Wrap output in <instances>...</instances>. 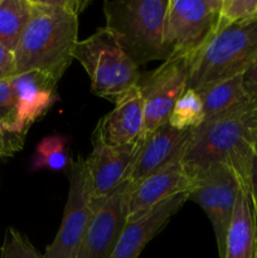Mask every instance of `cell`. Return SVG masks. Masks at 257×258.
<instances>
[{
    "instance_id": "cell-2",
    "label": "cell",
    "mask_w": 257,
    "mask_h": 258,
    "mask_svg": "<svg viewBox=\"0 0 257 258\" xmlns=\"http://www.w3.org/2000/svg\"><path fill=\"white\" fill-rule=\"evenodd\" d=\"M256 118L257 107L253 105L206 118L191 130L184 149L181 161L186 173L196 178L211 166L222 164L233 170L242 188L249 190Z\"/></svg>"
},
{
    "instance_id": "cell-10",
    "label": "cell",
    "mask_w": 257,
    "mask_h": 258,
    "mask_svg": "<svg viewBox=\"0 0 257 258\" xmlns=\"http://www.w3.org/2000/svg\"><path fill=\"white\" fill-rule=\"evenodd\" d=\"M143 140L144 138L121 146H93L88 158L85 159L92 201L106 198L128 180Z\"/></svg>"
},
{
    "instance_id": "cell-12",
    "label": "cell",
    "mask_w": 257,
    "mask_h": 258,
    "mask_svg": "<svg viewBox=\"0 0 257 258\" xmlns=\"http://www.w3.org/2000/svg\"><path fill=\"white\" fill-rule=\"evenodd\" d=\"M181 158L175 159L138 184L131 183L133 190L128 202L127 221L139 218L171 197L189 193L193 189L196 178L186 173Z\"/></svg>"
},
{
    "instance_id": "cell-26",
    "label": "cell",
    "mask_w": 257,
    "mask_h": 258,
    "mask_svg": "<svg viewBox=\"0 0 257 258\" xmlns=\"http://www.w3.org/2000/svg\"><path fill=\"white\" fill-rule=\"evenodd\" d=\"M27 134L17 133L0 125V160L10 158L24 148Z\"/></svg>"
},
{
    "instance_id": "cell-4",
    "label": "cell",
    "mask_w": 257,
    "mask_h": 258,
    "mask_svg": "<svg viewBox=\"0 0 257 258\" xmlns=\"http://www.w3.org/2000/svg\"><path fill=\"white\" fill-rule=\"evenodd\" d=\"M257 63V19L219 29L189 59L188 88L201 91L213 83L242 76Z\"/></svg>"
},
{
    "instance_id": "cell-28",
    "label": "cell",
    "mask_w": 257,
    "mask_h": 258,
    "mask_svg": "<svg viewBox=\"0 0 257 258\" xmlns=\"http://www.w3.org/2000/svg\"><path fill=\"white\" fill-rule=\"evenodd\" d=\"M242 85L249 102L257 107V63L242 75Z\"/></svg>"
},
{
    "instance_id": "cell-21",
    "label": "cell",
    "mask_w": 257,
    "mask_h": 258,
    "mask_svg": "<svg viewBox=\"0 0 257 258\" xmlns=\"http://www.w3.org/2000/svg\"><path fill=\"white\" fill-rule=\"evenodd\" d=\"M204 121L203 103L197 91L186 88L170 113L168 122L176 130H194Z\"/></svg>"
},
{
    "instance_id": "cell-9",
    "label": "cell",
    "mask_w": 257,
    "mask_h": 258,
    "mask_svg": "<svg viewBox=\"0 0 257 258\" xmlns=\"http://www.w3.org/2000/svg\"><path fill=\"white\" fill-rule=\"evenodd\" d=\"M133 184L125 181L112 194L93 201L92 219L73 258H110L127 223Z\"/></svg>"
},
{
    "instance_id": "cell-25",
    "label": "cell",
    "mask_w": 257,
    "mask_h": 258,
    "mask_svg": "<svg viewBox=\"0 0 257 258\" xmlns=\"http://www.w3.org/2000/svg\"><path fill=\"white\" fill-rule=\"evenodd\" d=\"M0 125L17 130V101L9 80H0ZM23 134V133H22Z\"/></svg>"
},
{
    "instance_id": "cell-23",
    "label": "cell",
    "mask_w": 257,
    "mask_h": 258,
    "mask_svg": "<svg viewBox=\"0 0 257 258\" xmlns=\"http://www.w3.org/2000/svg\"><path fill=\"white\" fill-rule=\"evenodd\" d=\"M0 258H44L25 234L14 227H8L0 247Z\"/></svg>"
},
{
    "instance_id": "cell-29",
    "label": "cell",
    "mask_w": 257,
    "mask_h": 258,
    "mask_svg": "<svg viewBox=\"0 0 257 258\" xmlns=\"http://www.w3.org/2000/svg\"><path fill=\"white\" fill-rule=\"evenodd\" d=\"M249 196H251L254 216H256V219H257V158L256 156H254L253 165H252L251 180H249Z\"/></svg>"
},
{
    "instance_id": "cell-17",
    "label": "cell",
    "mask_w": 257,
    "mask_h": 258,
    "mask_svg": "<svg viewBox=\"0 0 257 258\" xmlns=\"http://www.w3.org/2000/svg\"><path fill=\"white\" fill-rule=\"evenodd\" d=\"M209 169L213 173L217 186V214L213 229L217 247H218V254H221L223 251L224 241H226L227 232L231 224L232 216H233L237 197L242 186L236 174L228 166L216 164Z\"/></svg>"
},
{
    "instance_id": "cell-15",
    "label": "cell",
    "mask_w": 257,
    "mask_h": 258,
    "mask_svg": "<svg viewBox=\"0 0 257 258\" xmlns=\"http://www.w3.org/2000/svg\"><path fill=\"white\" fill-rule=\"evenodd\" d=\"M188 201V193L171 197L134 221H127L110 258H139L146 244Z\"/></svg>"
},
{
    "instance_id": "cell-22",
    "label": "cell",
    "mask_w": 257,
    "mask_h": 258,
    "mask_svg": "<svg viewBox=\"0 0 257 258\" xmlns=\"http://www.w3.org/2000/svg\"><path fill=\"white\" fill-rule=\"evenodd\" d=\"M188 201L198 204L213 226L217 214V186L211 169L196 176V184L188 193Z\"/></svg>"
},
{
    "instance_id": "cell-5",
    "label": "cell",
    "mask_w": 257,
    "mask_h": 258,
    "mask_svg": "<svg viewBox=\"0 0 257 258\" xmlns=\"http://www.w3.org/2000/svg\"><path fill=\"white\" fill-rule=\"evenodd\" d=\"M73 59L78 60L91 80L96 96L115 102L140 81L139 66L126 54L105 27L77 43Z\"/></svg>"
},
{
    "instance_id": "cell-30",
    "label": "cell",
    "mask_w": 257,
    "mask_h": 258,
    "mask_svg": "<svg viewBox=\"0 0 257 258\" xmlns=\"http://www.w3.org/2000/svg\"><path fill=\"white\" fill-rule=\"evenodd\" d=\"M253 151H254V156L257 158V118L253 126Z\"/></svg>"
},
{
    "instance_id": "cell-19",
    "label": "cell",
    "mask_w": 257,
    "mask_h": 258,
    "mask_svg": "<svg viewBox=\"0 0 257 258\" xmlns=\"http://www.w3.org/2000/svg\"><path fill=\"white\" fill-rule=\"evenodd\" d=\"M32 0H0V42L14 52L32 15Z\"/></svg>"
},
{
    "instance_id": "cell-11",
    "label": "cell",
    "mask_w": 257,
    "mask_h": 258,
    "mask_svg": "<svg viewBox=\"0 0 257 258\" xmlns=\"http://www.w3.org/2000/svg\"><path fill=\"white\" fill-rule=\"evenodd\" d=\"M144 100L139 86H134L115 100V107L98 121L92 144L121 146L134 144L144 136Z\"/></svg>"
},
{
    "instance_id": "cell-6",
    "label": "cell",
    "mask_w": 257,
    "mask_h": 258,
    "mask_svg": "<svg viewBox=\"0 0 257 258\" xmlns=\"http://www.w3.org/2000/svg\"><path fill=\"white\" fill-rule=\"evenodd\" d=\"M221 5L222 0H169L164 44L170 57L190 59L209 42L218 32Z\"/></svg>"
},
{
    "instance_id": "cell-27",
    "label": "cell",
    "mask_w": 257,
    "mask_h": 258,
    "mask_svg": "<svg viewBox=\"0 0 257 258\" xmlns=\"http://www.w3.org/2000/svg\"><path fill=\"white\" fill-rule=\"evenodd\" d=\"M17 75L14 52L0 42V80H9Z\"/></svg>"
},
{
    "instance_id": "cell-24",
    "label": "cell",
    "mask_w": 257,
    "mask_h": 258,
    "mask_svg": "<svg viewBox=\"0 0 257 258\" xmlns=\"http://www.w3.org/2000/svg\"><path fill=\"white\" fill-rule=\"evenodd\" d=\"M252 19H257V0H222L218 30Z\"/></svg>"
},
{
    "instance_id": "cell-14",
    "label": "cell",
    "mask_w": 257,
    "mask_h": 258,
    "mask_svg": "<svg viewBox=\"0 0 257 258\" xmlns=\"http://www.w3.org/2000/svg\"><path fill=\"white\" fill-rule=\"evenodd\" d=\"M191 130H176L165 122L144 138L128 181L138 184L146 176L183 156Z\"/></svg>"
},
{
    "instance_id": "cell-8",
    "label": "cell",
    "mask_w": 257,
    "mask_h": 258,
    "mask_svg": "<svg viewBox=\"0 0 257 258\" xmlns=\"http://www.w3.org/2000/svg\"><path fill=\"white\" fill-rule=\"evenodd\" d=\"M188 76L189 59L183 55H175L140 78L138 86L145 112L143 138L168 122L174 106L188 88Z\"/></svg>"
},
{
    "instance_id": "cell-20",
    "label": "cell",
    "mask_w": 257,
    "mask_h": 258,
    "mask_svg": "<svg viewBox=\"0 0 257 258\" xmlns=\"http://www.w3.org/2000/svg\"><path fill=\"white\" fill-rule=\"evenodd\" d=\"M70 139L63 135L45 136L35 148L32 156L30 170L38 171L48 169L52 171H63L71 165L67 145Z\"/></svg>"
},
{
    "instance_id": "cell-7",
    "label": "cell",
    "mask_w": 257,
    "mask_h": 258,
    "mask_svg": "<svg viewBox=\"0 0 257 258\" xmlns=\"http://www.w3.org/2000/svg\"><path fill=\"white\" fill-rule=\"evenodd\" d=\"M68 180L70 189L62 223L45 249L44 258H73L95 212L85 159L78 156L71 161Z\"/></svg>"
},
{
    "instance_id": "cell-13",
    "label": "cell",
    "mask_w": 257,
    "mask_h": 258,
    "mask_svg": "<svg viewBox=\"0 0 257 258\" xmlns=\"http://www.w3.org/2000/svg\"><path fill=\"white\" fill-rule=\"evenodd\" d=\"M17 101V130L27 134L30 125L58 101V81L39 71L19 73L10 78Z\"/></svg>"
},
{
    "instance_id": "cell-18",
    "label": "cell",
    "mask_w": 257,
    "mask_h": 258,
    "mask_svg": "<svg viewBox=\"0 0 257 258\" xmlns=\"http://www.w3.org/2000/svg\"><path fill=\"white\" fill-rule=\"evenodd\" d=\"M203 103L204 120L234 108L252 105L242 85V76L213 83L198 91Z\"/></svg>"
},
{
    "instance_id": "cell-1",
    "label": "cell",
    "mask_w": 257,
    "mask_h": 258,
    "mask_svg": "<svg viewBox=\"0 0 257 258\" xmlns=\"http://www.w3.org/2000/svg\"><path fill=\"white\" fill-rule=\"evenodd\" d=\"M32 15L14 50L19 73L39 71L59 82L73 60L81 0H32Z\"/></svg>"
},
{
    "instance_id": "cell-3",
    "label": "cell",
    "mask_w": 257,
    "mask_h": 258,
    "mask_svg": "<svg viewBox=\"0 0 257 258\" xmlns=\"http://www.w3.org/2000/svg\"><path fill=\"white\" fill-rule=\"evenodd\" d=\"M169 0H116L103 3L105 28L138 66L166 60L164 22Z\"/></svg>"
},
{
    "instance_id": "cell-16",
    "label": "cell",
    "mask_w": 257,
    "mask_h": 258,
    "mask_svg": "<svg viewBox=\"0 0 257 258\" xmlns=\"http://www.w3.org/2000/svg\"><path fill=\"white\" fill-rule=\"evenodd\" d=\"M219 258H257V219L247 189H239Z\"/></svg>"
}]
</instances>
